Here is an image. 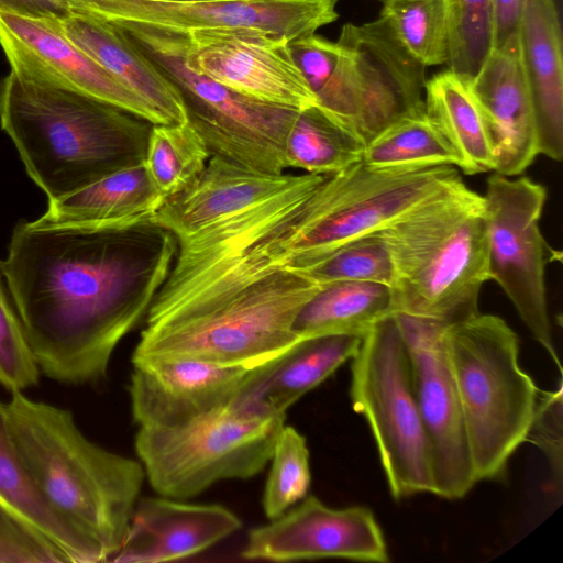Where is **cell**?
Returning <instances> with one entry per match:
<instances>
[{"mask_svg": "<svg viewBox=\"0 0 563 563\" xmlns=\"http://www.w3.org/2000/svg\"><path fill=\"white\" fill-rule=\"evenodd\" d=\"M177 252L152 221L131 225L19 222L2 274L40 371L68 385L107 376L144 319Z\"/></svg>", "mask_w": 563, "mask_h": 563, "instance_id": "cell-1", "label": "cell"}, {"mask_svg": "<svg viewBox=\"0 0 563 563\" xmlns=\"http://www.w3.org/2000/svg\"><path fill=\"white\" fill-rule=\"evenodd\" d=\"M0 125L48 201L144 159L152 123L13 71L0 82Z\"/></svg>", "mask_w": 563, "mask_h": 563, "instance_id": "cell-2", "label": "cell"}, {"mask_svg": "<svg viewBox=\"0 0 563 563\" xmlns=\"http://www.w3.org/2000/svg\"><path fill=\"white\" fill-rule=\"evenodd\" d=\"M3 405L41 497L110 562L123 543L145 479L141 462L88 440L66 409L34 401L22 391L11 393Z\"/></svg>", "mask_w": 563, "mask_h": 563, "instance_id": "cell-3", "label": "cell"}, {"mask_svg": "<svg viewBox=\"0 0 563 563\" xmlns=\"http://www.w3.org/2000/svg\"><path fill=\"white\" fill-rule=\"evenodd\" d=\"M390 253L395 313L453 324L478 313L489 280L484 197L462 178L382 230Z\"/></svg>", "mask_w": 563, "mask_h": 563, "instance_id": "cell-4", "label": "cell"}, {"mask_svg": "<svg viewBox=\"0 0 563 563\" xmlns=\"http://www.w3.org/2000/svg\"><path fill=\"white\" fill-rule=\"evenodd\" d=\"M322 286L301 271H274L188 316L145 325L132 362L198 360L262 367L306 340L294 323Z\"/></svg>", "mask_w": 563, "mask_h": 563, "instance_id": "cell-5", "label": "cell"}, {"mask_svg": "<svg viewBox=\"0 0 563 563\" xmlns=\"http://www.w3.org/2000/svg\"><path fill=\"white\" fill-rule=\"evenodd\" d=\"M446 346L476 482L500 479L527 441L540 389L519 364L516 332L498 316L448 325Z\"/></svg>", "mask_w": 563, "mask_h": 563, "instance_id": "cell-6", "label": "cell"}, {"mask_svg": "<svg viewBox=\"0 0 563 563\" xmlns=\"http://www.w3.org/2000/svg\"><path fill=\"white\" fill-rule=\"evenodd\" d=\"M286 415L238 394L174 427H139L135 452L151 487L164 497H195L223 479H246L271 460Z\"/></svg>", "mask_w": 563, "mask_h": 563, "instance_id": "cell-7", "label": "cell"}, {"mask_svg": "<svg viewBox=\"0 0 563 563\" xmlns=\"http://www.w3.org/2000/svg\"><path fill=\"white\" fill-rule=\"evenodd\" d=\"M115 26L177 89L211 156L261 173H285L286 140L299 110L243 96L194 71L186 64L184 34Z\"/></svg>", "mask_w": 563, "mask_h": 563, "instance_id": "cell-8", "label": "cell"}, {"mask_svg": "<svg viewBox=\"0 0 563 563\" xmlns=\"http://www.w3.org/2000/svg\"><path fill=\"white\" fill-rule=\"evenodd\" d=\"M351 360L352 406L372 431L391 496L433 494L430 448L394 313L364 334Z\"/></svg>", "mask_w": 563, "mask_h": 563, "instance_id": "cell-9", "label": "cell"}, {"mask_svg": "<svg viewBox=\"0 0 563 563\" xmlns=\"http://www.w3.org/2000/svg\"><path fill=\"white\" fill-rule=\"evenodd\" d=\"M460 178L454 166L376 168L363 162L325 175L310 194L285 268L311 269L342 244L382 231Z\"/></svg>", "mask_w": 563, "mask_h": 563, "instance_id": "cell-10", "label": "cell"}, {"mask_svg": "<svg viewBox=\"0 0 563 563\" xmlns=\"http://www.w3.org/2000/svg\"><path fill=\"white\" fill-rule=\"evenodd\" d=\"M483 197L489 279L500 286L533 339L562 372L547 305L548 244L540 230L547 189L528 177L511 179L494 173Z\"/></svg>", "mask_w": 563, "mask_h": 563, "instance_id": "cell-11", "label": "cell"}, {"mask_svg": "<svg viewBox=\"0 0 563 563\" xmlns=\"http://www.w3.org/2000/svg\"><path fill=\"white\" fill-rule=\"evenodd\" d=\"M339 0H69L71 14L155 31L228 32L290 43L334 22Z\"/></svg>", "mask_w": 563, "mask_h": 563, "instance_id": "cell-12", "label": "cell"}, {"mask_svg": "<svg viewBox=\"0 0 563 563\" xmlns=\"http://www.w3.org/2000/svg\"><path fill=\"white\" fill-rule=\"evenodd\" d=\"M394 314L407 347L415 398L430 448L433 494L462 498L477 482L448 353V324Z\"/></svg>", "mask_w": 563, "mask_h": 563, "instance_id": "cell-13", "label": "cell"}, {"mask_svg": "<svg viewBox=\"0 0 563 563\" xmlns=\"http://www.w3.org/2000/svg\"><path fill=\"white\" fill-rule=\"evenodd\" d=\"M268 523L252 529L241 551L245 560L289 562L314 559L389 561L383 531L363 506L332 508L306 496Z\"/></svg>", "mask_w": 563, "mask_h": 563, "instance_id": "cell-14", "label": "cell"}, {"mask_svg": "<svg viewBox=\"0 0 563 563\" xmlns=\"http://www.w3.org/2000/svg\"><path fill=\"white\" fill-rule=\"evenodd\" d=\"M184 35L186 64L194 71L263 102L297 110L317 106L288 43L244 33Z\"/></svg>", "mask_w": 563, "mask_h": 563, "instance_id": "cell-15", "label": "cell"}, {"mask_svg": "<svg viewBox=\"0 0 563 563\" xmlns=\"http://www.w3.org/2000/svg\"><path fill=\"white\" fill-rule=\"evenodd\" d=\"M0 46L20 77L90 96L158 124L139 96L44 20L0 12Z\"/></svg>", "mask_w": 563, "mask_h": 563, "instance_id": "cell-16", "label": "cell"}, {"mask_svg": "<svg viewBox=\"0 0 563 563\" xmlns=\"http://www.w3.org/2000/svg\"><path fill=\"white\" fill-rule=\"evenodd\" d=\"M338 42L349 52L363 106L366 143L398 118L424 111V66L379 16L345 24Z\"/></svg>", "mask_w": 563, "mask_h": 563, "instance_id": "cell-17", "label": "cell"}, {"mask_svg": "<svg viewBox=\"0 0 563 563\" xmlns=\"http://www.w3.org/2000/svg\"><path fill=\"white\" fill-rule=\"evenodd\" d=\"M131 412L139 427H174L232 400L253 369L198 360L133 361Z\"/></svg>", "mask_w": 563, "mask_h": 563, "instance_id": "cell-18", "label": "cell"}, {"mask_svg": "<svg viewBox=\"0 0 563 563\" xmlns=\"http://www.w3.org/2000/svg\"><path fill=\"white\" fill-rule=\"evenodd\" d=\"M519 33V32H518ZM485 120L495 154L493 172L523 173L538 155L532 101L526 80L519 34L494 48L468 81Z\"/></svg>", "mask_w": 563, "mask_h": 563, "instance_id": "cell-19", "label": "cell"}, {"mask_svg": "<svg viewBox=\"0 0 563 563\" xmlns=\"http://www.w3.org/2000/svg\"><path fill=\"white\" fill-rule=\"evenodd\" d=\"M229 508L169 497L139 499L119 551L110 562L159 563L196 555L240 530Z\"/></svg>", "mask_w": 563, "mask_h": 563, "instance_id": "cell-20", "label": "cell"}, {"mask_svg": "<svg viewBox=\"0 0 563 563\" xmlns=\"http://www.w3.org/2000/svg\"><path fill=\"white\" fill-rule=\"evenodd\" d=\"M292 174L273 175L211 156L201 174L166 199L150 221L177 240L243 212L289 185Z\"/></svg>", "mask_w": 563, "mask_h": 563, "instance_id": "cell-21", "label": "cell"}, {"mask_svg": "<svg viewBox=\"0 0 563 563\" xmlns=\"http://www.w3.org/2000/svg\"><path fill=\"white\" fill-rule=\"evenodd\" d=\"M518 34L534 113L538 155L560 162L563 157V59L555 1L527 0Z\"/></svg>", "mask_w": 563, "mask_h": 563, "instance_id": "cell-22", "label": "cell"}, {"mask_svg": "<svg viewBox=\"0 0 563 563\" xmlns=\"http://www.w3.org/2000/svg\"><path fill=\"white\" fill-rule=\"evenodd\" d=\"M44 21L139 96L154 111L158 124L187 121L177 89L121 29L78 14Z\"/></svg>", "mask_w": 563, "mask_h": 563, "instance_id": "cell-23", "label": "cell"}, {"mask_svg": "<svg viewBox=\"0 0 563 563\" xmlns=\"http://www.w3.org/2000/svg\"><path fill=\"white\" fill-rule=\"evenodd\" d=\"M363 336L339 333L308 338L279 358L253 369L238 394L286 415L288 408L355 355Z\"/></svg>", "mask_w": 563, "mask_h": 563, "instance_id": "cell-24", "label": "cell"}, {"mask_svg": "<svg viewBox=\"0 0 563 563\" xmlns=\"http://www.w3.org/2000/svg\"><path fill=\"white\" fill-rule=\"evenodd\" d=\"M164 203L144 163L118 169L57 200L33 221L37 225L114 224L150 221Z\"/></svg>", "mask_w": 563, "mask_h": 563, "instance_id": "cell-25", "label": "cell"}, {"mask_svg": "<svg viewBox=\"0 0 563 563\" xmlns=\"http://www.w3.org/2000/svg\"><path fill=\"white\" fill-rule=\"evenodd\" d=\"M424 110L457 154L463 173L494 169L490 136L468 81L451 70L435 74L426 80Z\"/></svg>", "mask_w": 563, "mask_h": 563, "instance_id": "cell-26", "label": "cell"}, {"mask_svg": "<svg viewBox=\"0 0 563 563\" xmlns=\"http://www.w3.org/2000/svg\"><path fill=\"white\" fill-rule=\"evenodd\" d=\"M0 500L52 541L73 563L103 562L99 550L47 506L31 481L0 404Z\"/></svg>", "mask_w": 563, "mask_h": 563, "instance_id": "cell-27", "label": "cell"}, {"mask_svg": "<svg viewBox=\"0 0 563 563\" xmlns=\"http://www.w3.org/2000/svg\"><path fill=\"white\" fill-rule=\"evenodd\" d=\"M288 46L317 106L365 141L363 106L349 52L338 41L316 34L294 40Z\"/></svg>", "mask_w": 563, "mask_h": 563, "instance_id": "cell-28", "label": "cell"}, {"mask_svg": "<svg viewBox=\"0 0 563 563\" xmlns=\"http://www.w3.org/2000/svg\"><path fill=\"white\" fill-rule=\"evenodd\" d=\"M395 313L391 288L368 282L323 285L299 311L295 331L305 339L339 333L364 335Z\"/></svg>", "mask_w": 563, "mask_h": 563, "instance_id": "cell-29", "label": "cell"}, {"mask_svg": "<svg viewBox=\"0 0 563 563\" xmlns=\"http://www.w3.org/2000/svg\"><path fill=\"white\" fill-rule=\"evenodd\" d=\"M366 142L318 106L298 111L285 145L288 168L330 175L362 162Z\"/></svg>", "mask_w": 563, "mask_h": 563, "instance_id": "cell-30", "label": "cell"}, {"mask_svg": "<svg viewBox=\"0 0 563 563\" xmlns=\"http://www.w3.org/2000/svg\"><path fill=\"white\" fill-rule=\"evenodd\" d=\"M363 163L376 168L460 166L450 142L426 110L398 118L365 146Z\"/></svg>", "mask_w": 563, "mask_h": 563, "instance_id": "cell-31", "label": "cell"}, {"mask_svg": "<svg viewBox=\"0 0 563 563\" xmlns=\"http://www.w3.org/2000/svg\"><path fill=\"white\" fill-rule=\"evenodd\" d=\"M210 152L188 121L152 124L144 166L164 201L186 189L205 169Z\"/></svg>", "mask_w": 563, "mask_h": 563, "instance_id": "cell-32", "label": "cell"}, {"mask_svg": "<svg viewBox=\"0 0 563 563\" xmlns=\"http://www.w3.org/2000/svg\"><path fill=\"white\" fill-rule=\"evenodd\" d=\"M380 16L405 49L424 67L448 63L445 0H388L383 3Z\"/></svg>", "mask_w": 563, "mask_h": 563, "instance_id": "cell-33", "label": "cell"}, {"mask_svg": "<svg viewBox=\"0 0 563 563\" xmlns=\"http://www.w3.org/2000/svg\"><path fill=\"white\" fill-rule=\"evenodd\" d=\"M449 70L473 79L494 49L493 0H445Z\"/></svg>", "mask_w": 563, "mask_h": 563, "instance_id": "cell-34", "label": "cell"}, {"mask_svg": "<svg viewBox=\"0 0 563 563\" xmlns=\"http://www.w3.org/2000/svg\"><path fill=\"white\" fill-rule=\"evenodd\" d=\"M269 461L262 506L265 516L273 520L303 499L310 487L309 450L305 437L285 424Z\"/></svg>", "mask_w": 563, "mask_h": 563, "instance_id": "cell-35", "label": "cell"}, {"mask_svg": "<svg viewBox=\"0 0 563 563\" xmlns=\"http://www.w3.org/2000/svg\"><path fill=\"white\" fill-rule=\"evenodd\" d=\"M318 283L368 282L391 287L394 268L382 231L351 240L305 272Z\"/></svg>", "mask_w": 563, "mask_h": 563, "instance_id": "cell-36", "label": "cell"}, {"mask_svg": "<svg viewBox=\"0 0 563 563\" xmlns=\"http://www.w3.org/2000/svg\"><path fill=\"white\" fill-rule=\"evenodd\" d=\"M40 373L0 264V384L22 391L38 383Z\"/></svg>", "mask_w": 563, "mask_h": 563, "instance_id": "cell-37", "label": "cell"}, {"mask_svg": "<svg viewBox=\"0 0 563 563\" xmlns=\"http://www.w3.org/2000/svg\"><path fill=\"white\" fill-rule=\"evenodd\" d=\"M0 563H68L62 551L0 500Z\"/></svg>", "mask_w": 563, "mask_h": 563, "instance_id": "cell-38", "label": "cell"}, {"mask_svg": "<svg viewBox=\"0 0 563 563\" xmlns=\"http://www.w3.org/2000/svg\"><path fill=\"white\" fill-rule=\"evenodd\" d=\"M562 380H560L556 389L540 390L527 437V441L537 445L545 455L551 468L553 485L559 488L562 483Z\"/></svg>", "mask_w": 563, "mask_h": 563, "instance_id": "cell-39", "label": "cell"}, {"mask_svg": "<svg viewBox=\"0 0 563 563\" xmlns=\"http://www.w3.org/2000/svg\"><path fill=\"white\" fill-rule=\"evenodd\" d=\"M0 12L40 20H58L71 15L68 0H0Z\"/></svg>", "mask_w": 563, "mask_h": 563, "instance_id": "cell-40", "label": "cell"}, {"mask_svg": "<svg viewBox=\"0 0 563 563\" xmlns=\"http://www.w3.org/2000/svg\"><path fill=\"white\" fill-rule=\"evenodd\" d=\"M527 0H493L494 48L500 47L519 32Z\"/></svg>", "mask_w": 563, "mask_h": 563, "instance_id": "cell-41", "label": "cell"}, {"mask_svg": "<svg viewBox=\"0 0 563 563\" xmlns=\"http://www.w3.org/2000/svg\"><path fill=\"white\" fill-rule=\"evenodd\" d=\"M161 1H200V0H161Z\"/></svg>", "mask_w": 563, "mask_h": 563, "instance_id": "cell-42", "label": "cell"}, {"mask_svg": "<svg viewBox=\"0 0 563 563\" xmlns=\"http://www.w3.org/2000/svg\"><path fill=\"white\" fill-rule=\"evenodd\" d=\"M378 1H380V2H383V3H384V2H386V1H388V0H378Z\"/></svg>", "mask_w": 563, "mask_h": 563, "instance_id": "cell-43", "label": "cell"}]
</instances>
